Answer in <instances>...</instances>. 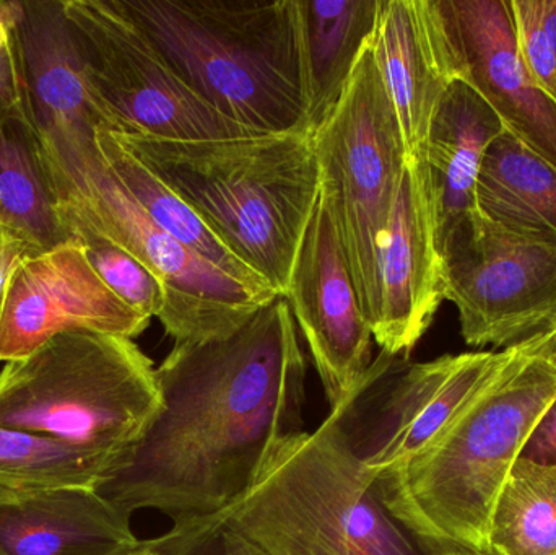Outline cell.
<instances>
[{
    "label": "cell",
    "mask_w": 556,
    "mask_h": 555,
    "mask_svg": "<svg viewBox=\"0 0 556 555\" xmlns=\"http://www.w3.org/2000/svg\"><path fill=\"white\" fill-rule=\"evenodd\" d=\"M156 380L159 414L94 488L127 517L152 508L173 527L220 517L304 432L306 362L283 297L231 335L175 344Z\"/></svg>",
    "instance_id": "1"
},
{
    "label": "cell",
    "mask_w": 556,
    "mask_h": 555,
    "mask_svg": "<svg viewBox=\"0 0 556 555\" xmlns=\"http://www.w3.org/2000/svg\"><path fill=\"white\" fill-rule=\"evenodd\" d=\"M556 396V329L515 357L410 462L372 479L392 517L431 555H489L493 510Z\"/></svg>",
    "instance_id": "2"
},
{
    "label": "cell",
    "mask_w": 556,
    "mask_h": 555,
    "mask_svg": "<svg viewBox=\"0 0 556 555\" xmlns=\"http://www.w3.org/2000/svg\"><path fill=\"white\" fill-rule=\"evenodd\" d=\"M113 136L285 297L320 195L314 133L217 140Z\"/></svg>",
    "instance_id": "3"
},
{
    "label": "cell",
    "mask_w": 556,
    "mask_h": 555,
    "mask_svg": "<svg viewBox=\"0 0 556 555\" xmlns=\"http://www.w3.org/2000/svg\"><path fill=\"white\" fill-rule=\"evenodd\" d=\"M176 75L256 134L313 133L296 0H114Z\"/></svg>",
    "instance_id": "4"
},
{
    "label": "cell",
    "mask_w": 556,
    "mask_h": 555,
    "mask_svg": "<svg viewBox=\"0 0 556 555\" xmlns=\"http://www.w3.org/2000/svg\"><path fill=\"white\" fill-rule=\"evenodd\" d=\"M220 518L267 555H431L382 504L330 414L281 443Z\"/></svg>",
    "instance_id": "5"
},
{
    "label": "cell",
    "mask_w": 556,
    "mask_h": 555,
    "mask_svg": "<svg viewBox=\"0 0 556 555\" xmlns=\"http://www.w3.org/2000/svg\"><path fill=\"white\" fill-rule=\"evenodd\" d=\"M160 407L153 362L123 336L62 332L0 371V427L61 440L111 468Z\"/></svg>",
    "instance_id": "6"
},
{
    "label": "cell",
    "mask_w": 556,
    "mask_h": 555,
    "mask_svg": "<svg viewBox=\"0 0 556 555\" xmlns=\"http://www.w3.org/2000/svg\"><path fill=\"white\" fill-rule=\"evenodd\" d=\"M61 215H71L132 253L162 283L159 319L175 344L224 338L276 295L257 292L162 230L104 160L100 147L49 166Z\"/></svg>",
    "instance_id": "7"
},
{
    "label": "cell",
    "mask_w": 556,
    "mask_h": 555,
    "mask_svg": "<svg viewBox=\"0 0 556 555\" xmlns=\"http://www.w3.org/2000/svg\"><path fill=\"white\" fill-rule=\"evenodd\" d=\"M320 194L339 234L359 306L378 310V253L407 166L397 114L366 45L345 93L314 133Z\"/></svg>",
    "instance_id": "8"
},
{
    "label": "cell",
    "mask_w": 556,
    "mask_h": 555,
    "mask_svg": "<svg viewBox=\"0 0 556 555\" xmlns=\"http://www.w3.org/2000/svg\"><path fill=\"white\" fill-rule=\"evenodd\" d=\"M64 9L111 134L166 140L257 136L202 101L114 0H64Z\"/></svg>",
    "instance_id": "9"
},
{
    "label": "cell",
    "mask_w": 556,
    "mask_h": 555,
    "mask_svg": "<svg viewBox=\"0 0 556 555\" xmlns=\"http://www.w3.org/2000/svg\"><path fill=\"white\" fill-rule=\"evenodd\" d=\"M516 351L518 344L502 352L443 355L424 364L381 352L330 416L366 475L378 478L418 455Z\"/></svg>",
    "instance_id": "10"
},
{
    "label": "cell",
    "mask_w": 556,
    "mask_h": 555,
    "mask_svg": "<svg viewBox=\"0 0 556 555\" xmlns=\"http://www.w3.org/2000/svg\"><path fill=\"white\" fill-rule=\"evenodd\" d=\"M444 300L472 348L508 349L556 329V247L528 240L480 215L440 247Z\"/></svg>",
    "instance_id": "11"
},
{
    "label": "cell",
    "mask_w": 556,
    "mask_h": 555,
    "mask_svg": "<svg viewBox=\"0 0 556 555\" xmlns=\"http://www.w3.org/2000/svg\"><path fill=\"white\" fill-rule=\"evenodd\" d=\"M441 62L469 85L503 127L556 168V101L519 54L511 0H430Z\"/></svg>",
    "instance_id": "12"
},
{
    "label": "cell",
    "mask_w": 556,
    "mask_h": 555,
    "mask_svg": "<svg viewBox=\"0 0 556 555\" xmlns=\"http://www.w3.org/2000/svg\"><path fill=\"white\" fill-rule=\"evenodd\" d=\"M150 319L100 279L75 238L23 257L0 305V362L31 354L54 336L91 331L134 339Z\"/></svg>",
    "instance_id": "13"
},
{
    "label": "cell",
    "mask_w": 556,
    "mask_h": 555,
    "mask_svg": "<svg viewBox=\"0 0 556 555\" xmlns=\"http://www.w3.org/2000/svg\"><path fill=\"white\" fill-rule=\"evenodd\" d=\"M283 299L303 332L330 407L339 406L371 367L375 338L323 194L304 231Z\"/></svg>",
    "instance_id": "14"
},
{
    "label": "cell",
    "mask_w": 556,
    "mask_h": 555,
    "mask_svg": "<svg viewBox=\"0 0 556 555\" xmlns=\"http://www.w3.org/2000/svg\"><path fill=\"white\" fill-rule=\"evenodd\" d=\"M15 35L26 116L49 165H68L97 149L98 130L111 127L85 78L64 0L18 2Z\"/></svg>",
    "instance_id": "15"
},
{
    "label": "cell",
    "mask_w": 556,
    "mask_h": 555,
    "mask_svg": "<svg viewBox=\"0 0 556 555\" xmlns=\"http://www.w3.org/2000/svg\"><path fill=\"white\" fill-rule=\"evenodd\" d=\"M444 300L433 195L425 156L408 160L378 253L372 338L381 352L408 357Z\"/></svg>",
    "instance_id": "16"
},
{
    "label": "cell",
    "mask_w": 556,
    "mask_h": 555,
    "mask_svg": "<svg viewBox=\"0 0 556 555\" xmlns=\"http://www.w3.org/2000/svg\"><path fill=\"white\" fill-rule=\"evenodd\" d=\"M142 544L94 489L0 492V555H127Z\"/></svg>",
    "instance_id": "17"
},
{
    "label": "cell",
    "mask_w": 556,
    "mask_h": 555,
    "mask_svg": "<svg viewBox=\"0 0 556 555\" xmlns=\"http://www.w3.org/2000/svg\"><path fill=\"white\" fill-rule=\"evenodd\" d=\"M369 46L397 114L407 162L420 159L431 121L451 85L438 49L430 0H382Z\"/></svg>",
    "instance_id": "18"
},
{
    "label": "cell",
    "mask_w": 556,
    "mask_h": 555,
    "mask_svg": "<svg viewBox=\"0 0 556 555\" xmlns=\"http://www.w3.org/2000/svg\"><path fill=\"white\" fill-rule=\"evenodd\" d=\"M503 130L502 121L483 98L469 85L451 81L425 146L438 250L454 230L480 217L476 198L480 165Z\"/></svg>",
    "instance_id": "19"
},
{
    "label": "cell",
    "mask_w": 556,
    "mask_h": 555,
    "mask_svg": "<svg viewBox=\"0 0 556 555\" xmlns=\"http://www.w3.org/2000/svg\"><path fill=\"white\" fill-rule=\"evenodd\" d=\"M309 129L330 116L371 39L382 0H296Z\"/></svg>",
    "instance_id": "20"
},
{
    "label": "cell",
    "mask_w": 556,
    "mask_h": 555,
    "mask_svg": "<svg viewBox=\"0 0 556 555\" xmlns=\"http://www.w3.org/2000/svg\"><path fill=\"white\" fill-rule=\"evenodd\" d=\"M476 198L486 220L556 247V168L508 130L486 149Z\"/></svg>",
    "instance_id": "21"
},
{
    "label": "cell",
    "mask_w": 556,
    "mask_h": 555,
    "mask_svg": "<svg viewBox=\"0 0 556 555\" xmlns=\"http://www.w3.org/2000/svg\"><path fill=\"white\" fill-rule=\"evenodd\" d=\"M0 222L35 251L71 240L41 140L20 111L0 110Z\"/></svg>",
    "instance_id": "22"
},
{
    "label": "cell",
    "mask_w": 556,
    "mask_h": 555,
    "mask_svg": "<svg viewBox=\"0 0 556 555\" xmlns=\"http://www.w3.org/2000/svg\"><path fill=\"white\" fill-rule=\"evenodd\" d=\"M97 142L124 188L165 234L244 286L280 297L266 280L233 256L172 188L124 150L113 134L98 130Z\"/></svg>",
    "instance_id": "23"
},
{
    "label": "cell",
    "mask_w": 556,
    "mask_h": 555,
    "mask_svg": "<svg viewBox=\"0 0 556 555\" xmlns=\"http://www.w3.org/2000/svg\"><path fill=\"white\" fill-rule=\"evenodd\" d=\"M489 555H556V465L513 466L490 521Z\"/></svg>",
    "instance_id": "24"
},
{
    "label": "cell",
    "mask_w": 556,
    "mask_h": 555,
    "mask_svg": "<svg viewBox=\"0 0 556 555\" xmlns=\"http://www.w3.org/2000/svg\"><path fill=\"white\" fill-rule=\"evenodd\" d=\"M110 469L61 440L0 427V492L94 489Z\"/></svg>",
    "instance_id": "25"
},
{
    "label": "cell",
    "mask_w": 556,
    "mask_h": 555,
    "mask_svg": "<svg viewBox=\"0 0 556 555\" xmlns=\"http://www.w3.org/2000/svg\"><path fill=\"white\" fill-rule=\"evenodd\" d=\"M71 238L84 247L100 279L143 318H159L163 308V289L155 274L126 248L71 215H61Z\"/></svg>",
    "instance_id": "26"
},
{
    "label": "cell",
    "mask_w": 556,
    "mask_h": 555,
    "mask_svg": "<svg viewBox=\"0 0 556 555\" xmlns=\"http://www.w3.org/2000/svg\"><path fill=\"white\" fill-rule=\"evenodd\" d=\"M519 54L542 91L556 101V58L544 23L542 0H511Z\"/></svg>",
    "instance_id": "27"
},
{
    "label": "cell",
    "mask_w": 556,
    "mask_h": 555,
    "mask_svg": "<svg viewBox=\"0 0 556 555\" xmlns=\"http://www.w3.org/2000/svg\"><path fill=\"white\" fill-rule=\"evenodd\" d=\"M149 543L159 555H267L220 517L191 527H173Z\"/></svg>",
    "instance_id": "28"
},
{
    "label": "cell",
    "mask_w": 556,
    "mask_h": 555,
    "mask_svg": "<svg viewBox=\"0 0 556 555\" xmlns=\"http://www.w3.org/2000/svg\"><path fill=\"white\" fill-rule=\"evenodd\" d=\"M16 9L18 2H0V110L26 114L16 48Z\"/></svg>",
    "instance_id": "29"
},
{
    "label": "cell",
    "mask_w": 556,
    "mask_h": 555,
    "mask_svg": "<svg viewBox=\"0 0 556 555\" xmlns=\"http://www.w3.org/2000/svg\"><path fill=\"white\" fill-rule=\"evenodd\" d=\"M521 458L541 465H556V396L532 429Z\"/></svg>",
    "instance_id": "30"
},
{
    "label": "cell",
    "mask_w": 556,
    "mask_h": 555,
    "mask_svg": "<svg viewBox=\"0 0 556 555\" xmlns=\"http://www.w3.org/2000/svg\"><path fill=\"white\" fill-rule=\"evenodd\" d=\"M31 253H38V251L33 250L26 241L16 237L10 228L0 222V305H2L3 292H5L10 274L23 257Z\"/></svg>",
    "instance_id": "31"
},
{
    "label": "cell",
    "mask_w": 556,
    "mask_h": 555,
    "mask_svg": "<svg viewBox=\"0 0 556 555\" xmlns=\"http://www.w3.org/2000/svg\"><path fill=\"white\" fill-rule=\"evenodd\" d=\"M544 2V23L551 38L556 58V0H542Z\"/></svg>",
    "instance_id": "32"
},
{
    "label": "cell",
    "mask_w": 556,
    "mask_h": 555,
    "mask_svg": "<svg viewBox=\"0 0 556 555\" xmlns=\"http://www.w3.org/2000/svg\"><path fill=\"white\" fill-rule=\"evenodd\" d=\"M127 555H159V554H156V551L153 550L152 546H150L149 541H143L142 547H140L139 551H136V553L127 554Z\"/></svg>",
    "instance_id": "33"
},
{
    "label": "cell",
    "mask_w": 556,
    "mask_h": 555,
    "mask_svg": "<svg viewBox=\"0 0 556 555\" xmlns=\"http://www.w3.org/2000/svg\"><path fill=\"white\" fill-rule=\"evenodd\" d=\"M441 555H477V554H470V553H463V551H454V553H446Z\"/></svg>",
    "instance_id": "34"
}]
</instances>
